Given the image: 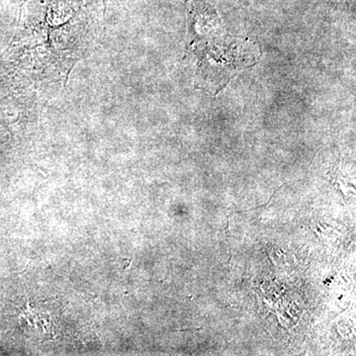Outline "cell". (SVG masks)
I'll return each mask as SVG.
<instances>
[{"instance_id": "6da1fadb", "label": "cell", "mask_w": 356, "mask_h": 356, "mask_svg": "<svg viewBox=\"0 0 356 356\" xmlns=\"http://www.w3.org/2000/svg\"><path fill=\"white\" fill-rule=\"evenodd\" d=\"M104 0H25L15 48L20 67L37 83H67L72 67L102 36Z\"/></svg>"}]
</instances>
